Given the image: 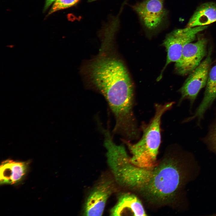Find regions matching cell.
Here are the masks:
<instances>
[{
    "label": "cell",
    "mask_w": 216,
    "mask_h": 216,
    "mask_svg": "<svg viewBox=\"0 0 216 216\" xmlns=\"http://www.w3.org/2000/svg\"><path fill=\"white\" fill-rule=\"evenodd\" d=\"M113 180L103 179L94 187L87 198L85 203L83 215L85 216H101L106 202L115 190Z\"/></svg>",
    "instance_id": "cell-7"
},
{
    "label": "cell",
    "mask_w": 216,
    "mask_h": 216,
    "mask_svg": "<svg viewBox=\"0 0 216 216\" xmlns=\"http://www.w3.org/2000/svg\"><path fill=\"white\" fill-rule=\"evenodd\" d=\"M211 48L208 51L205 59L190 73L180 90L182 100L188 99L190 102V111L200 90L206 85L212 63Z\"/></svg>",
    "instance_id": "cell-4"
},
{
    "label": "cell",
    "mask_w": 216,
    "mask_h": 216,
    "mask_svg": "<svg viewBox=\"0 0 216 216\" xmlns=\"http://www.w3.org/2000/svg\"><path fill=\"white\" fill-rule=\"evenodd\" d=\"M90 74L115 116V129L128 132L135 129L137 124L133 111V86L124 64L113 58L98 59L92 64Z\"/></svg>",
    "instance_id": "cell-2"
},
{
    "label": "cell",
    "mask_w": 216,
    "mask_h": 216,
    "mask_svg": "<svg viewBox=\"0 0 216 216\" xmlns=\"http://www.w3.org/2000/svg\"><path fill=\"white\" fill-rule=\"evenodd\" d=\"M96 0H88L89 2H92Z\"/></svg>",
    "instance_id": "cell-16"
},
{
    "label": "cell",
    "mask_w": 216,
    "mask_h": 216,
    "mask_svg": "<svg viewBox=\"0 0 216 216\" xmlns=\"http://www.w3.org/2000/svg\"><path fill=\"white\" fill-rule=\"evenodd\" d=\"M215 115L209 127L207 134L202 140L208 149L216 154V112Z\"/></svg>",
    "instance_id": "cell-13"
},
{
    "label": "cell",
    "mask_w": 216,
    "mask_h": 216,
    "mask_svg": "<svg viewBox=\"0 0 216 216\" xmlns=\"http://www.w3.org/2000/svg\"><path fill=\"white\" fill-rule=\"evenodd\" d=\"M172 102L164 104H156L155 113L149 123L143 129L141 139L132 144L124 140L132 154L129 161L141 168H149L156 164L157 155L161 142L160 123L163 115L171 108Z\"/></svg>",
    "instance_id": "cell-3"
},
{
    "label": "cell",
    "mask_w": 216,
    "mask_h": 216,
    "mask_svg": "<svg viewBox=\"0 0 216 216\" xmlns=\"http://www.w3.org/2000/svg\"><path fill=\"white\" fill-rule=\"evenodd\" d=\"M26 162L7 160L2 162L0 168L1 184H13L20 181L26 173Z\"/></svg>",
    "instance_id": "cell-11"
},
{
    "label": "cell",
    "mask_w": 216,
    "mask_h": 216,
    "mask_svg": "<svg viewBox=\"0 0 216 216\" xmlns=\"http://www.w3.org/2000/svg\"><path fill=\"white\" fill-rule=\"evenodd\" d=\"M203 99L192 115L184 120L188 122L197 120V125H200L206 111L211 106L216 99V64L211 68L209 72Z\"/></svg>",
    "instance_id": "cell-10"
},
{
    "label": "cell",
    "mask_w": 216,
    "mask_h": 216,
    "mask_svg": "<svg viewBox=\"0 0 216 216\" xmlns=\"http://www.w3.org/2000/svg\"><path fill=\"white\" fill-rule=\"evenodd\" d=\"M113 216L147 215L143 205L137 196L133 193H124L110 211Z\"/></svg>",
    "instance_id": "cell-9"
},
{
    "label": "cell",
    "mask_w": 216,
    "mask_h": 216,
    "mask_svg": "<svg viewBox=\"0 0 216 216\" xmlns=\"http://www.w3.org/2000/svg\"><path fill=\"white\" fill-rule=\"evenodd\" d=\"M80 0H56L53 4L49 14L55 11L71 7Z\"/></svg>",
    "instance_id": "cell-14"
},
{
    "label": "cell",
    "mask_w": 216,
    "mask_h": 216,
    "mask_svg": "<svg viewBox=\"0 0 216 216\" xmlns=\"http://www.w3.org/2000/svg\"><path fill=\"white\" fill-rule=\"evenodd\" d=\"M164 0H145L132 8L138 15L144 26L153 30L160 26L167 14L164 7Z\"/></svg>",
    "instance_id": "cell-8"
},
{
    "label": "cell",
    "mask_w": 216,
    "mask_h": 216,
    "mask_svg": "<svg viewBox=\"0 0 216 216\" xmlns=\"http://www.w3.org/2000/svg\"><path fill=\"white\" fill-rule=\"evenodd\" d=\"M207 27V26L186 27L184 28L175 30L167 35L163 43L167 52L166 61L160 76L170 63L176 62L179 59L184 46L194 40L197 34Z\"/></svg>",
    "instance_id": "cell-5"
},
{
    "label": "cell",
    "mask_w": 216,
    "mask_h": 216,
    "mask_svg": "<svg viewBox=\"0 0 216 216\" xmlns=\"http://www.w3.org/2000/svg\"><path fill=\"white\" fill-rule=\"evenodd\" d=\"M56 0H46L45 8L48 7L51 4Z\"/></svg>",
    "instance_id": "cell-15"
},
{
    "label": "cell",
    "mask_w": 216,
    "mask_h": 216,
    "mask_svg": "<svg viewBox=\"0 0 216 216\" xmlns=\"http://www.w3.org/2000/svg\"><path fill=\"white\" fill-rule=\"evenodd\" d=\"M207 40L200 38L194 43L186 44L182 50L179 59L175 64L177 73L182 75L190 74L201 63L207 55Z\"/></svg>",
    "instance_id": "cell-6"
},
{
    "label": "cell",
    "mask_w": 216,
    "mask_h": 216,
    "mask_svg": "<svg viewBox=\"0 0 216 216\" xmlns=\"http://www.w3.org/2000/svg\"><path fill=\"white\" fill-rule=\"evenodd\" d=\"M216 22V4L209 2L197 8L189 21L187 27L207 26Z\"/></svg>",
    "instance_id": "cell-12"
},
{
    "label": "cell",
    "mask_w": 216,
    "mask_h": 216,
    "mask_svg": "<svg viewBox=\"0 0 216 216\" xmlns=\"http://www.w3.org/2000/svg\"><path fill=\"white\" fill-rule=\"evenodd\" d=\"M129 157L124 148L116 150L108 156L107 163L115 181L156 207L181 205L185 186L199 172L193 154L178 146L149 168L133 165Z\"/></svg>",
    "instance_id": "cell-1"
}]
</instances>
